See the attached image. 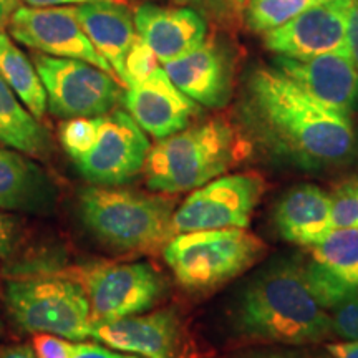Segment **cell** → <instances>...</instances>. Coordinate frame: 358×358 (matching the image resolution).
Segmentation results:
<instances>
[{
  "mask_svg": "<svg viewBox=\"0 0 358 358\" xmlns=\"http://www.w3.org/2000/svg\"><path fill=\"white\" fill-rule=\"evenodd\" d=\"M310 256L340 280L358 289V229L335 227L310 248Z\"/></svg>",
  "mask_w": 358,
  "mask_h": 358,
  "instance_id": "obj_23",
  "label": "cell"
},
{
  "mask_svg": "<svg viewBox=\"0 0 358 358\" xmlns=\"http://www.w3.org/2000/svg\"><path fill=\"white\" fill-rule=\"evenodd\" d=\"M127 113L156 140L182 131L201 113L199 105L158 69L145 82L133 85L123 96Z\"/></svg>",
  "mask_w": 358,
  "mask_h": 358,
  "instance_id": "obj_13",
  "label": "cell"
},
{
  "mask_svg": "<svg viewBox=\"0 0 358 358\" xmlns=\"http://www.w3.org/2000/svg\"><path fill=\"white\" fill-rule=\"evenodd\" d=\"M334 227L358 229V178L342 181L332 192Z\"/></svg>",
  "mask_w": 358,
  "mask_h": 358,
  "instance_id": "obj_27",
  "label": "cell"
},
{
  "mask_svg": "<svg viewBox=\"0 0 358 358\" xmlns=\"http://www.w3.org/2000/svg\"><path fill=\"white\" fill-rule=\"evenodd\" d=\"M53 186L42 169L13 151L0 148V208L38 213L50 208Z\"/></svg>",
  "mask_w": 358,
  "mask_h": 358,
  "instance_id": "obj_20",
  "label": "cell"
},
{
  "mask_svg": "<svg viewBox=\"0 0 358 358\" xmlns=\"http://www.w3.org/2000/svg\"><path fill=\"white\" fill-rule=\"evenodd\" d=\"M353 0L317 3L287 24L264 34L268 50L280 57L307 60L329 52H348L347 25Z\"/></svg>",
  "mask_w": 358,
  "mask_h": 358,
  "instance_id": "obj_12",
  "label": "cell"
},
{
  "mask_svg": "<svg viewBox=\"0 0 358 358\" xmlns=\"http://www.w3.org/2000/svg\"><path fill=\"white\" fill-rule=\"evenodd\" d=\"M0 358H37L27 345H0Z\"/></svg>",
  "mask_w": 358,
  "mask_h": 358,
  "instance_id": "obj_36",
  "label": "cell"
},
{
  "mask_svg": "<svg viewBox=\"0 0 358 358\" xmlns=\"http://www.w3.org/2000/svg\"><path fill=\"white\" fill-rule=\"evenodd\" d=\"M0 77L35 118H43L48 101L38 71L34 62L3 32H0Z\"/></svg>",
  "mask_w": 358,
  "mask_h": 358,
  "instance_id": "obj_22",
  "label": "cell"
},
{
  "mask_svg": "<svg viewBox=\"0 0 358 358\" xmlns=\"http://www.w3.org/2000/svg\"><path fill=\"white\" fill-rule=\"evenodd\" d=\"M277 232L289 243L313 248L334 227L332 194L317 185L290 187L274 209Z\"/></svg>",
  "mask_w": 358,
  "mask_h": 358,
  "instance_id": "obj_18",
  "label": "cell"
},
{
  "mask_svg": "<svg viewBox=\"0 0 358 358\" xmlns=\"http://www.w3.org/2000/svg\"><path fill=\"white\" fill-rule=\"evenodd\" d=\"M243 150L239 134L226 120L192 124L150 148L146 185L168 194L198 189L234 166Z\"/></svg>",
  "mask_w": 358,
  "mask_h": 358,
  "instance_id": "obj_3",
  "label": "cell"
},
{
  "mask_svg": "<svg viewBox=\"0 0 358 358\" xmlns=\"http://www.w3.org/2000/svg\"><path fill=\"white\" fill-rule=\"evenodd\" d=\"M8 32L17 42L35 52L88 62L116 77L85 34L77 7H17L8 22Z\"/></svg>",
  "mask_w": 358,
  "mask_h": 358,
  "instance_id": "obj_11",
  "label": "cell"
},
{
  "mask_svg": "<svg viewBox=\"0 0 358 358\" xmlns=\"http://www.w3.org/2000/svg\"><path fill=\"white\" fill-rule=\"evenodd\" d=\"M150 141L123 110L98 116V133L87 153L73 159L80 174L96 186H120L145 169Z\"/></svg>",
  "mask_w": 358,
  "mask_h": 358,
  "instance_id": "obj_10",
  "label": "cell"
},
{
  "mask_svg": "<svg viewBox=\"0 0 358 358\" xmlns=\"http://www.w3.org/2000/svg\"><path fill=\"white\" fill-rule=\"evenodd\" d=\"M176 6L194 8L206 20L217 25H236L244 10L245 0H173Z\"/></svg>",
  "mask_w": 358,
  "mask_h": 358,
  "instance_id": "obj_28",
  "label": "cell"
},
{
  "mask_svg": "<svg viewBox=\"0 0 358 358\" xmlns=\"http://www.w3.org/2000/svg\"><path fill=\"white\" fill-rule=\"evenodd\" d=\"M123 358H138V357H123Z\"/></svg>",
  "mask_w": 358,
  "mask_h": 358,
  "instance_id": "obj_40",
  "label": "cell"
},
{
  "mask_svg": "<svg viewBox=\"0 0 358 358\" xmlns=\"http://www.w3.org/2000/svg\"><path fill=\"white\" fill-rule=\"evenodd\" d=\"M322 2L327 0H249L245 22L254 32L267 34Z\"/></svg>",
  "mask_w": 358,
  "mask_h": 358,
  "instance_id": "obj_24",
  "label": "cell"
},
{
  "mask_svg": "<svg viewBox=\"0 0 358 358\" xmlns=\"http://www.w3.org/2000/svg\"><path fill=\"white\" fill-rule=\"evenodd\" d=\"M239 115L268 155L303 171L347 166L358 155L350 115L315 100L277 69L249 75Z\"/></svg>",
  "mask_w": 358,
  "mask_h": 358,
  "instance_id": "obj_1",
  "label": "cell"
},
{
  "mask_svg": "<svg viewBox=\"0 0 358 358\" xmlns=\"http://www.w3.org/2000/svg\"><path fill=\"white\" fill-rule=\"evenodd\" d=\"M93 324L140 315L156 306L164 280L150 264H95L80 271Z\"/></svg>",
  "mask_w": 358,
  "mask_h": 358,
  "instance_id": "obj_9",
  "label": "cell"
},
{
  "mask_svg": "<svg viewBox=\"0 0 358 358\" xmlns=\"http://www.w3.org/2000/svg\"><path fill=\"white\" fill-rule=\"evenodd\" d=\"M275 69L330 108L345 115L358 110V70L348 52H329L307 60L279 55Z\"/></svg>",
  "mask_w": 358,
  "mask_h": 358,
  "instance_id": "obj_14",
  "label": "cell"
},
{
  "mask_svg": "<svg viewBox=\"0 0 358 358\" xmlns=\"http://www.w3.org/2000/svg\"><path fill=\"white\" fill-rule=\"evenodd\" d=\"M92 337L116 350L145 358H179L181 352V325L171 310L93 324Z\"/></svg>",
  "mask_w": 358,
  "mask_h": 358,
  "instance_id": "obj_16",
  "label": "cell"
},
{
  "mask_svg": "<svg viewBox=\"0 0 358 358\" xmlns=\"http://www.w3.org/2000/svg\"><path fill=\"white\" fill-rule=\"evenodd\" d=\"M347 47L358 70V0H353L347 25Z\"/></svg>",
  "mask_w": 358,
  "mask_h": 358,
  "instance_id": "obj_32",
  "label": "cell"
},
{
  "mask_svg": "<svg viewBox=\"0 0 358 358\" xmlns=\"http://www.w3.org/2000/svg\"><path fill=\"white\" fill-rule=\"evenodd\" d=\"M158 69V57L140 37H136L127 53V58H124L122 83L127 85L128 88L133 87V85H138L150 78Z\"/></svg>",
  "mask_w": 358,
  "mask_h": 358,
  "instance_id": "obj_26",
  "label": "cell"
},
{
  "mask_svg": "<svg viewBox=\"0 0 358 358\" xmlns=\"http://www.w3.org/2000/svg\"><path fill=\"white\" fill-rule=\"evenodd\" d=\"M266 250L261 237L234 227L173 236L164 245V259L182 287L203 292L244 274Z\"/></svg>",
  "mask_w": 358,
  "mask_h": 358,
  "instance_id": "obj_5",
  "label": "cell"
},
{
  "mask_svg": "<svg viewBox=\"0 0 358 358\" xmlns=\"http://www.w3.org/2000/svg\"><path fill=\"white\" fill-rule=\"evenodd\" d=\"M335 337L358 340V289L348 292L329 310Z\"/></svg>",
  "mask_w": 358,
  "mask_h": 358,
  "instance_id": "obj_29",
  "label": "cell"
},
{
  "mask_svg": "<svg viewBox=\"0 0 358 358\" xmlns=\"http://www.w3.org/2000/svg\"><path fill=\"white\" fill-rule=\"evenodd\" d=\"M78 204L87 229L115 250L155 252L174 236V201L168 196L92 186Z\"/></svg>",
  "mask_w": 358,
  "mask_h": 358,
  "instance_id": "obj_4",
  "label": "cell"
},
{
  "mask_svg": "<svg viewBox=\"0 0 358 358\" xmlns=\"http://www.w3.org/2000/svg\"><path fill=\"white\" fill-rule=\"evenodd\" d=\"M77 15L90 42L122 80L124 58L138 37L131 10L116 0H95L80 3Z\"/></svg>",
  "mask_w": 358,
  "mask_h": 358,
  "instance_id": "obj_19",
  "label": "cell"
},
{
  "mask_svg": "<svg viewBox=\"0 0 358 358\" xmlns=\"http://www.w3.org/2000/svg\"><path fill=\"white\" fill-rule=\"evenodd\" d=\"M0 332H2V322H0Z\"/></svg>",
  "mask_w": 358,
  "mask_h": 358,
  "instance_id": "obj_39",
  "label": "cell"
},
{
  "mask_svg": "<svg viewBox=\"0 0 358 358\" xmlns=\"http://www.w3.org/2000/svg\"><path fill=\"white\" fill-rule=\"evenodd\" d=\"M30 7H60V6H70V3H87L95 2V0H24Z\"/></svg>",
  "mask_w": 358,
  "mask_h": 358,
  "instance_id": "obj_37",
  "label": "cell"
},
{
  "mask_svg": "<svg viewBox=\"0 0 358 358\" xmlns=\"http://www.w3.org/2000/svg\"><path fill=\"white\" fill-rule=\"evenodd\" d=\"M17 229L10 217L0 213V257L7 259L15 249Z\"/></svg>",
  "mask_w": 358,
  "mask_h": 358,
  "instance_id": "obj_31",
  "label": "cell"
},
{
  "mask_svg": "<svg viewBox=\"0 0 358 358\" xmlns=\"http://www.w3.org/2000/svg\"><path fill=\"white\" fill-rule=\"evenodd\" d=\"M266 182L257 173H237L206 182L174 211V236L213 229H245Z\"/></svg>",
  "mask_w": 358,
  "mask_h": 358,
  "instance_id": "obj_8",
  "label": "cell"
},
{
  "mask_svg": "<svg viewBox=\"0 0 358 358\" xmlns=\"http://www.w3.org/2000/svg\"><path fill=\"white\" fill-rule=\"evenodd\" d=\"M234 322L252 342L312 345L332 337V320L308 284L302 262L275 261L241 290Z\"/></svg>",
  "mask_w": 358,
  "mask_h": 358,
  "instance_id": "obj_2",
  "label": "cell"
},
{
  "mask_svg": "<svg viewBox=\"0 0 358 358\" xmlns=\"http://www.w3.org/2000/svg\"><path fill=\"white\" fill-rule=\"evenodd\" d=\"M231 358H325L315 353H308L302 350H256L241 353V355Z\"/></svg>",
  "mask_w": 358,
  "mask_h": 358,
  "instance_id": "obj_33",
  "label": "cell"
},
{
  "mask_svg": "<svg viewBox=\"0 0 358 358\" xmlns=\"http://www.w3.org/2000/svg\"><path fill=\"white\" fill-rule=\"evenodd\" d=\"M37 358H71L73 345L52 334H37L32 340Z\"/></svg>",
  "mask_w": 358,
  "mask_h": 358,
  "instance_id": "obj_30",
  "label": "cell"
},
{
  "mask_svg": "<svg viewBox=\"0 0 358 358\" xmlns=\"http://www.w3.org/2000/svg\"><path fill=\"white\" fill-rule=\"evenodd\" d=\"M164 71L185 95L206 108H222L231 100V58L213 40H204L186 55L166 62Z\"/></svg>",
  "mask_w": 358,
  "mask_h": 358,
  "instance_id": "obj_15",
  "label": "cell"
},
{
  "mask_svg": "<svg viewBox=\"0 0 358 358\" xmlns=\"http://www.w3.org/2000/svg\"><path fill=\"white\" fill-rule=\"evenodd\" d=\"M327 352L332 358H358V340H343L338 343H329Z\"/></svg>",
  "mask_w": 358,
  "mask_h": 358,
  "instance_id": "obj_35",
  "label": "cell"
},
{
  "mask_svg": "<svg viewBox=\"0 0 358 358\" xmlns=\"http://www.w3.org/2000/svg\"><path fill=\"white\" fill-rule=\"evenodd\" d=\"M15 8L17 0H0V32L3 30V27H8V22H10Z\"/></svg>",
  "mask_w": 358,
  "mask_h": 358,
  "instance_id": "obj_38",
  "label": "cell"
},
{
  "mask_svg": "<svg viewBox=\"0 0 358 358\" xmlns=\"http://www.w3.org/2000/svg\"><path fill=\"white\" fill-rule=\"evenodd\" d=\"M98 133V116L95 118H70L60 127L62 146L71 159L87 153L95 143Z\"/></svg>",
  "mask_w": 358,
  "mask_h": 358,
  "instance_id": "obj_25",
  "label": "cell"
},
{
  "mask_svg": "<svg viewBox=\"0 0 358 358\" xmlns=\"http://www.w3.org/2000/svg\"><path fill=\"white\" fill-rule=\"evenodd\" d=\"M0 143L22 153L45 156L48 153V134L37 118L0 77Z\"/></svg>",
  "mask_w": 358,
  "mask_h": 358,
  "instance_id": "obj_21",
  "label": "cell"
},
{
  "mask_svg": "<svg viewBox=\"0 0 358 358\" xmlns=\"http://www.w3.org/2000/svg\"><path fill=\"white\" fill-rule=\"evenodd\" d=\"M71 358H123L120 353H115L103 348L100 345H93V343H80V345H73V352H71Z\"/></svg>",
  "mask_w": 358,
  "mask_h": 358,
  "instance_id": "obj_34",
  "label": "cell"
},
{
  "mask_svg": "<svg viewBox=\"0 0 358 358\" xmlns=\"http://www.w3.org/2000/svg\"><path fill=\"white\" fill-rule=\"evenodd\" d=\"M6 301L13 320L27 332L70 340L92 337L90 302L77 282L60 277L10 280Z\"/></svg>",
  "mask_w": 358,
  "mask_h": 358,
  "instance_id": "obj_6",
  "label": "cell"
},
{
  "mask_svg": "<svg viewBox=\"0 0 358 358\" xmlns=\"http://www.w3.org/2000/svg\"><path fill=\"white\" fill-rule=\"evenodd\" d=\"M32 62L47 92L48 110L58 118H95L122 100L116 77L75 58L35 53Z\"/></svg>",
  "mask_w": 358,
  "mask_h": 358,
  "instance_id": "obj_7",
  "label": "cell"
},
{
  "mask_svg": "<svg viewBox=\"0 0 358 358\" xmlns=\"http://www.w3.org/2000/svg\"><path fill=\"white\" fill-rule=\"evenodd\" d=\"M134 29L158 60L166 64L186 55L204 42L208 20L191 7L143 3L134 10Z\"/></svg>",
  "mask_w": 358,
  "mask_h": 358,
  "instance_id": "obj_17",
  "label": "cell"
}]
</instances>
